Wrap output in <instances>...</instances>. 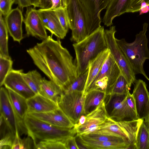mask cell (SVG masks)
<instances>
[{
    "instance_id": "ab89813d",
    "label": "cell",
    "mask_w": 149,
    "mask_h": 149,
    "mask_svg": "<svg viewBox=\"0 0 149 149\" xmlns=\"http://www.w3.org/2000/svg\"><path fill=\"white\" fill-rule=\"evenodd\" d=\"M52 0H30L31 6L34 8H39L40 9H48L52 6Z\"/></svg>"
},
{
    "instance_id": "9c48e42d",
    "label": "cell",
    "mask_w": 149,
    "mask_h": 149,
    "mask_svg": "<svg viewBox=\"0 0 149 149\" xmlns=\"http://www.w3.org/2000/svg\"><path fill=\"white\" fill-rule=\"evenodd\" d=\"M85 94L84 91L63 93L58 102V107L74 124L78 122L81 116L84 114L83 106Z\"/></svg>"
},
{
    "instance_id": "836d02e7",
    "label": "cell",
    "mask_w": 149,
    "mask_h": 149,
    "mask_svg": "<svg viewBox=\"0 0 149 149\" xmlns=\"http://www.w3.org/2000/svg\"><path fill=\"white\" fill-rule=\"evenodd\" d=\"M82 135L86 138L93 140L102 141L125 142L128 144L122 138L118 136L95 133H92L85 135Z\"/></svg>"
},
{
    "instance_id": "74e56055",
    "label": "cell",
    "mask_w": 149,
    "mask_h": 149,
    "mask_svg": "<svg viewBox=\"0 0 149 149\" xmlns=\"http://www.w3.org/2000/svg\"><path fill=\"white\" fill-rule=\"evenodd\" d=\"M54 10L62 26L67 33L70 27L66 8H61Z\"/></svg>"
},
{
    "instance_id": "cb8c5ba5",
    "label": "cell",
    "mask_w": 149,
    "mask_h": 149,
    "mask_svg": "<svg viewBox=\"0 0 149 149\" xmlns=\"http://www.w3.org/2000/svg\"><path fill=\"white\" fill-rule=\"evenodd\" d=\"M110 53L108 48L100 53L89 63L88 77L86 83L84 92L98 74L104 62Z\"/></svg>"
},
{
    "instance_id": "e0dca14e",
    "label": "cell",
    "mask_w": 149,
    "mask_h": 149,
    "mask_svg": "<svg viewBox=\"0 0 149 149\" xmlns=\"http://www.w3.org/2000/svg\"><path fill=\"white\" fill-rule=\"evenodd\" d=\"M105 105L109 110V116L117 121L125 120L127 104L126 95L115 94L107 95Z\"/></svg>"
},
{
    "instance_id": "f35d334b",
    "label": "cell",
    "mask_w": 149,
    "mask_h": 149,
    "mask_svg": "<svg viewBox=\"0 0 149 149\" xmlns=\"http://www.w3.org/2000/svg\"><path fill=\"white\" fill-rule=\"evenodd\" d=\"M13 0H0V13L5 17L11 11Z\"/></svg>"
},
{
    "instance_id": "52a82bcc",
    "label": "cell",
    "mask_w": 149,
    "mask_h": 149,
    "mask_svg": "<svg viewBox=\"0 0 149 149\" xmlns=\"http://www.w3.org/2000/svg\"><path fill=\"white\" fill-rule=\"evenodd\" d=\"M121 73L119 68L110 53L86 93L91 90H98L105 92L107 95Z\"/></svg>"
},
{
    "instance_id": "5bb4252c",
    "label": "cell",
    "mask_w": 149,
    "mask_h": 149,
    "mask_svg": "<svg viewBox=\"0 0 149 149\" xmlns=\"http://www.w3.org/2000/svg\"><path fill=\"white\" fill-rule=\"evenodd\" d=\"M22 70L12 69L4 80L3 85L6 88L16 92L26 99H28L36 94L24 80L22 73Z\"/></svg>"
},
{
    "instance_id": "b9f144b4",
    "label": "cell",
    "mask_w": 149,
    "mask_h": 149,
    "mask_svg": "<svg viewBox=\"0 0 149 149\" xmlns=\"http://www.w3.org/2000/svg\"><path fill=\"white\" fill-rule=\"evenodd\" d=\"M76 138V136H71L64 141L66 149H79Z\"/></svg>"
},
{
    "instance_id": "ba28073f",
    "label": "cell",
    "mask_w": 149,
    "mask_h": 149,
    "mask_svg": "<svg viewBox=\"0 0 149 149\" xmlns=\"http://www.w3.org/2000/svg\"><path fill=\"white\" fill-rule=\"evenodd\" d=\"M116 31L115 26H111L109 29L104 30V37L108 48L119 68L121 73L128 81L130 87L136 80L135 74L125 55L117 44L115 33Z\"/></svg>"
},
{
    "instance_id": "30bf717a",
    "label": "cell",
    "mask_w": 149,
    "mask_h": 149,
    "mask_svg": "<svg viewBox=\"0 0 149 149\" xmlns=\"http://www.w3.org/2000/svg\"><path fill=\"white\" fill-rule=\"evenodd\" d=\"M86 16L87 37L101 26L100 13L107 8L110 0H79Z\"/></svg>"
},
{
    "instance_id": "ffe728a7",
    "label": "cell",
    "mask_w": 149,
    "mask_h": 149,
    "mask_svg": "<svg viewBox=\"0 0 149 149\" xmlns=\"http://www.w3.org/2000/svg\"><path fill=\"white\" fill-rule=\"evenodd\" d=\"M26 102L27 113L48 112L58 108L56 103L40 94H36L27 99Z\"/></svg>"
},
{
    "instance_id": "bcb514c9",
    "label": "cell",
    "mask_w": 149,
    "mask_h": 149,
    "mask_svg": "<svg viewBox=\"0 0 149 149\" xmlns=\"http://www.w3.org/2000/svg\"><path fill=\"white\" fill-rule=\"evenodd\" d=\"M86 119V115H82L79 118L78 122L74 124V128L76 129L81 125H83L85 123Z\"/></svg>"
},
{
    "instance_id": "7402d4cb",
    "label": "cell",
    "mask_w": 149,
    "mask_h": 149,
    "mask_svg": "<svg viewBox=\"0 0 149 149\" xmlns=\"http://www.w3.org/2000/svg\"><path fill=\"white\" fill-rule=\"evenodd\" d=\"M93 133L120 137L130 145L128 142L125 128L118 121H115L109 116L99 129Z\"/></svg>"
},
{
    "instance_id": "8d00e7d4",
    "label": "cell",
    "mask_w": 149,
    "mask_h": 149,
    "mask_svg": "<svg viewBox=\"0 0 149 149\" xmlns=\"http://www.w3.org/2000/svg\"><path fill=\"white\" fill-rule=\"evenodd\" d=\"M35 149H66L63 141H40L38 142Z\"/></svg>"
},
{
    "instance_id": "8fae6325",
    "label": "cell",
    "mask_w": 149,
    "mask_h": 149,
    "mask_svg": "<svg viewBox=\"0 0 149 149\" xmlns=\"http://www.w3.org/2000/svg\"><path fill=\"white\" fill-rule=\"evenodd\" d=\"M84 123L75 129L76 136L85 135L95 132L109 116L104 100L95 109L86 115Z\"/></svg>"
},
{
    "instance_id": "8992f818",
    "label": "cell",
    "mask_w": 149,
    "mask_h": 149,
    "mask_svg": "<svg viewBox=\"0 0 149 149\" xmlns=\"http://www.w3.org/2000/svg\"><path fill=\"white\" fill-rule=\"evenodd\" d=\"M0 116L15 135L16 137H20L24 134H28L24 119L19 116L14 109L7 89L1 87L0 90Z\"/></svg>"
},
{
    "instance_id": "5b68a950",
    "label": "cell",
    "mask_w": 149,
    "mask_h": 149,
    "mask_svg": "<svg viewBox=\"0 0 149 149\" xmlns=\"http://www.w3.org/2000/svg\"><path fill=\"white\" fill-rule=\"evenodd\" d=\"M66 4L69 27L72 31L70 40L78 42L87 37L86 17L79 0H67Z\"/></svg>"
},
{
    "instance_id": "83f0119b",
    "label": "cell",
    "mask_w": 149,
    "mask_h": 149,
    "mask_svg": "<svg viewBox=\"0 0 149 149\" xmlns=\"http://www.w3.org/2000/svg\"><path fill=\"white\" fill-rule=\"evenodd\" d=\"M24 80L36 94H40V86L43 78L36 70L22 73Z\"/></svg>"
},
{
    "instance_id": "e575fe53",
    "label": "cell",
    "mask_w": 149,
    "mask_h": 149,
    "mask_svg": "<svg viewBox=\"0 0 149 149\" xmlns=\"http://www.w3.org/2000/svg\"><path fill=\"white\" fill-rule=\"evenodd\" d=\"M127 104L125 113V118L128 120H135L139 119L133 97L130 92L126 94Z\"/></svg>"
},
{
    "instance_id": "484cf974",
    "label": "cell",
    "mask_w": 149,
    "mask_h": 149,
    "mask_svg": "<svg viewBox=\"0 0 149 149\" xmlns=\"http://www.w3.org/2000/svg\"><path fill=\"white\" fill-rule=\"evenodd\" d=\"M7 89L14 109L19 116L24 119L27 113L28 107L27 99L13 91Z\"/></svg>"
},
{
    "instance_id": "ac0fdd59",
    "label": "cell",
    "mask_w": 149,
    "mask_h": 149,
    "mask_svg": "<svg viewBox=\"0 0 149 149\" xmlns=\"http://www.w3.org/2000/svg\"><path fill=\"white\" fill-rule=\"evenodd\" d=\"M38 10L45 29L58 38H64L67 33L62 26L54 10L41 9Z\"/></svg>"
},
{
    "instance_id": "603a6c76",
    "label": "cell",
    "mask_w": 149,
    "mask_h": 149,
    "mask_svg": "<svg viewBox=\"0 0 149 149\" xmlns=\"http://www.w3.org/2000/svg\"><path fill=\"white\" fill-rule=\"evenodd\" d=\"M107 96L105 92L98 90H93L86 93L84 106L83 113L86 115L95 109Z\"/></svg>"
},
{
    "instance_id": "4fadbf2b",
    "label": "cell",
    "mask_w": 149,
    "mask_h": 149,
    "mask_svg": "<svg viewBox=\"0 0 149 149\" xmlns=\"http://www.w3.org/2000/svg\"><path fill=\"white\" fill-rule=\"evenodd\" d=\"M23 22L26 34L44 40L47 35L38 10L34 8L27 7Z\"/></svg>"
},
{
    "instance_id": "d4e9b609",
    "label": "cell",
    "mask_w": 149,
    "mask_h": 149,
    "mask_svg": "<svg viewBox=\"0 0 149 149\" xmlns=\"http://www.w3.org/2000/svg\"><path fill=\"white\" fill-rule=\"evenodd\" d=\"M63 93L61 88L56 83L43 78L40 86V94L57 104L59 98Z\"/></svg>"
},
{
    "instance_id": "4316f807",
    "label": "cell",
    "mask_w": 149,
    "mask_h": 149,
    "mask_svg": "<svg viewBox=\"0 0 149 149\" xmlns=\"http://www.w3.org/2000/svg\"><path fill=\"white\" fill-rule=\"evenodd\" d=\"M0 149H11L16 137L15 135L0 118Z\"/></svg>"
},
{
    "instance_id": "f6af8a7d",
    "label": "cell",
    "mask_w": 149,
    "mask_h": 149,
    "mask_svg": "<svg viewBox=\"0 0 149 149\" xmlns=\"http://www.w3.org/2000/svg\"><path fill=\"white\" fill-rule=\"evenodd\" d=\"M149 11V5L145 1H143L141 4L139 11L140 15L148 13Z\"/></svg>"
},
{
    "instance_id": "2e32d148",
    "label": "cell",
    "mask_w": 149,
    "mask_h": 149,
    "mask_svg": "<svg viewBox=\"0 0 149 149\" xmlns=\"http://www.w3.org/2000/svg\"><path fill=\"white\" fill-rule=\"evenodd\" d=\"M24 19L22 11L18 7L12 9L4 18L10 36L14 41L19 43L24 38L22 27Z\"/></svg>"
},
{
    "instance_id": "d590c367",
    "label": "cell",
    "mask_w": 149,
    "mask_h": 149,
    "mask_svg": "<svg viewBox=\"0 0 149 149\" xmlns=\"http://www.w3.org/2000/svg\"><path fill=\"white\" fill-rule=\"evenodd\" d=\"M35 148L33 140L30 136L21 139L20 137L16 138L12 149H28Z\"/></svg>"
},
{
    "instance_id": "277c9868",
    "label": "cell",
    "mask_w": 149,
    "mask_h": 149,
    "mask_svg": "<svg viewBox=\"0 0 149 149\" xmlns=\"http://www.w3.org/2000/svg\"><path fill=\"white\" fill-rule=\"evenodd\" d=\"M24 121L27 130L28 136L33 140L34 149L37 140L39 141H59L64 142L68 137L77 134L74 127L68 128L55 126L27 114L24 117Z\"/></svg>"
},
{
    "instance_id": "f1b7e54d",
    "label": "cell",
    "mask_w": 149,
    "mask_h": 149,
    "mask_svg": "<svg viewBox=\"0 0 149 149\" xmlns=\"http://www.w3.org/2000/svg\"><path fill=\"white\" fill-rule=\"evenodd\" d=\"M136 149H149V120L143 121L138 130Z\"/></svg>"
},
{
    "instance_id": "1f68e13d",
    "label": "cell",
    "mask_w": 149,
    "mask_h": 149,
    "mask_svg": "<svg viewBox=\"0 0 149 149\" xmlns=\"http://www.w3.org/2000/svg\"><path fill=\"white\" fill-rule=\"evenodd\" d=\"M88 74V70L78 77L72 83L63 91V93H67L75 91H84V92Z\"/></svg>"
},
{
    "instance_id": "ee69618b",
    "label": "cell",
    "mask_w": 149,
    "mask_h": 149,
    "mask_svg": "<svg viewBox=\"0 0 149 149\" xmlns=\"http://www.w3.org/2000/svg\"><path fill=\"white\" fill-rule=\"evenodd\" d=\"M14 3L17 4L18 7L22 10L25 7H28L31 6L30 0H13Z\"/></svg>"
},
{
    "instance_id": "d6a6232c",
    "label": "cell",
    "mask_w": 149,
    "mask_h": 149,
    "mask_svg": "<svg viewBox=\"0 0 149 149\" xmlns=\"http://www.w3.org/2000/svg\"><path fill=\"white\" fill-rule=\"evenodd\" d=\"M13 61L11 58L0 56V86L3 85L7 76L13 69Z\"/></svg>"
},
{
    "instance_id": "f546056e",
    "label": "cell",
    "mask_w": 149,
    "mask_h": 149,
    "mask_svg": "<svg viewBox=\"0 0 149 149\" xmlns=\"http://www.w3.org/2000/svg\"><path fill=\"white\" fill-rule=\"evenodd\" d=\"M0 13V56L9 58L8 47V31L4 19Z\"/></svg>"
},
{
    "instance_id": "60d3db41",
    "label": "cell",
    "mask_w": 149,
    "mask_h": 149,
    "mask_svg": "<svg viewBox=\"0 0 149 149\" xmlns=\"http://www.w3.org/2000/svg\"><path fill=\"white\" fill-rule=\"evenodd\" d=\"M144 1L149 5V0H130L126 13H134L139 11L141 3Z\"/></svg>"
},
{
    "instance_id": "d6986e66",
    "label": "cell",
    "mask_w": 149,
    "mask_h": 149,
    "mask_svg": "<svg viewBox=\"0 0 149 149\" xmlns=\"http://www.w3.org/2000/svg\"><path fill=\"white\" fill-rule=\"evenodd\" d=\"M78 138L79 149H131L132 146L125 142L102 141L86 138L82 135Z\"/></svg>"
},
{
    "instance_id": "6da1fadb",
    "label": "cell",
    "mask_w": 149,
    "mask_h": 149,
    "mask_svg": "<svg viewBox=\"0 0 149 149\" xmlns=\"http://www.w3.org/2000/svg\"><path fill=\"white\" fill-rule=\"evenodd\" d=\"M53 35L26 50L35 65L63 91L78 77L72 57Z\"/></svg>"
},
{
    "instance_id": "7c38bea8",
    "label": "cell",
    "mask_w": 149,
    "mask_h": 149,
    "mask_svg": "<svg viewBox=\"0 0 149 149\" xmlns=\"http://www.w3.org/2000/svg\"><path fill=\"white\" fill-rule=\"evenodd\" d=\"M132 94L134 99L139 119L149 120V92L146 83L136 80Z\"/></svg>"
},
{
    "instance_id": "7a4b0ae2",
    "label": "cell",
    "mask_w": 149,
    "mask_h": 149,
    "mask_svg": "<svg viewBox=\"0 0 149 149\" xmlns=\"http://www.w3.org/2000/svg\"><path fill=\"white\" fill-rule=\"evenodd\" d=\"M104 33V27L101 26L82 40L72 45L75 53L74 63L77 77L86 71L90 62L108 49Z\"/></svg>"
},
{
    "instance_id": "7bdbcfd3",
    "label": "cell",
    "mask_w": 149,
    "mask_h": 149,
    "mask_svg": "<svg viewBox=\"0 0 149 149\" xmlns=\"http://www.w3.org/2000/svg\"><path fill=\"white\" fill-rule=\"evenodd\" d=\"M52 6L49 10H55L66 8L67 0H52Z\"/></svg>"
},
{
    "instance_id": "3957f363",
    "label": "cell",
    "mask_w": 149,
    "mask_h": 149,
    "mask_svg": "<svg viewBox=\"0 0 149 149\" xmlns=\"http://www.w3.org/2000/svg\"><path fill=\"white\" fill-rule=\"evenodd\" d=\"M148 26L147 23L143 24L142 30L136 35L135 40L132 42H127L124 38H116V40L135 74H141L149 81L143 68L146 60L149 59L148 40L146 35Z\"/></svg>"
},
{
    "instance_id": "4dcf8cb0",
    "label": "cell",
    "mask_w": 149,
    "mask_h": 149,
    "mask_svg": "<svg viewBox=\"0 0 149 149\" xmlns=\"http://www.w3.org/2000/svg\"><path fill=\"white\" fill-rule=\"evenodd\" d=\"M130 87L126 79L121 73L108 95L115 94L126 95L129 91Z\"/></svg>"
},
{
    "instance_id": "9a60e30c",
    "label": "cell",
    "mask_w": 149,
    "mask_h": 149,
    "mask_svg": "<svg viewBox=\"0 0 149 149\" xmlns=\"http://www.w3.org/2000/svg\"><path fill=\"white\" fill-rule=\"evenodd\" d=\"M27 114L39 120L55 126L72 128L74 126L73 123L59 107L48 112Z\"/></svg>"
},
{
    "instance_id": "44dd1931",
    "label": "cell",
    "mask_w": 149,
    "mask_h": 149,
    "mask_svg": "<svg viewBox=\"0 0 149 149\" xmlns=\"http://www.w3.org/2000/svg\"><path fill=\"white\" fill-rule=\"evenodd\" d=\"M130 0H110L103 19L107 26H111L116 17L126 13Z\"/></svg>"
}]
</instances>
